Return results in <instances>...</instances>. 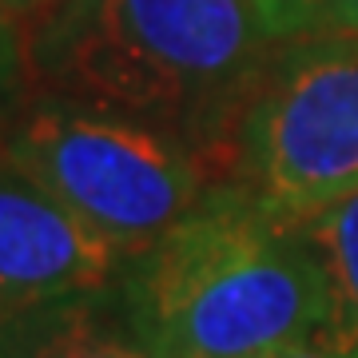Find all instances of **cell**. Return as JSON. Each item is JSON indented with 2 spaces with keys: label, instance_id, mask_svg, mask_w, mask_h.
I'll return each instance as SVG.
<instances>
[{
  "label": "cell",
  "instance_id": "6da1fadb",
  "mask_svg": "<svg viewBox=\"0 0 358 358\" xmlns=\"http://www.w3.org/2000/svg\"><path fill=\"white\" fill-rule=\"evenodd\" d=\"M279 40L267 0H60L28 52L40 92L167 131L219 179L231 124Z\"/></svg>",
  "mask_w": 358,
  "mask_h": 358
},
{
  "label": "cell",
  "instance_id": "7a4b0ae2",
  "mask_svg": "<svg viewBox=\"0 0 358 358\" xmlns=\"http://www.w3.org/2000/svg\"><path fill=\"white\" fill-rule=\"evenodd\" d=\"M164 358H282L331 322L327 275L299 223L235 183L131 255L115 279Z\"/></svg>",
  "mask_w": 358,
  "mask_h": 358
},
{
  "label": "cell",
  "instance_id": "3957f363",
  "mask_svg": "<svg viewBox=\"0 0 358 358\" xmlns=\"http://www.w3.org/2000/svg\"><path fill=\"white\" fill-rule=\"evenodd\" d=\"M0 155L124 255L171 231L219 179L159 128L40 92L0 136Z\"/></svg>",
  "mask_w": 358,
  "mask_h": 358
},
{
  "label": "cell",
  "instance_id": "277c9868",
  "mask_svg": "<svg viewBox=\"0 0 358 358\" xmlns=\"http://www.w3.org/2000/svg\"><path fill=\"white\" fill-rule=\"evenodd\" d=\"M219 183L310 219L358 195V36L279 40L231 124Z\"/></svg>",
  "mask_w": 358,
  "mask_h": 358
},
{
  "label": "cell",
  "instance_id": "5b68a950",
  "mask_svg": "<svg viewBox=\"0 0 358 358\" xmlns=\"http://www.w3.org/2000/svg\"><path fill=\"white\" fill-rule=\"evenodd\" d=\"M124 263L120 247L0 155V322L56 299L103 291Z\"/></svg>",
  "mask_w": 358,
  "mask_h": 358
},
{
  "label": "cell",
  "instance_id": "8992f818",
  "mask_svg": "<svg viewBox=\"0 0 358 358\" xmlns=\"http://www.w3.org/2000/svg\"><path fill=\"white\" fill-rule=\"evenodd\" d=\"M0 358H164L131 322L120 291L72 294L0 322Z\"/></svg>",
  "mask_w": 358,
  "mask_h": 358
},
{
  "label": "cell",
  "instance_id": "52a82bcc",
  "mask_svg": "<svg viewBox=\"0 0 358 358\" xmlns=\"http://www.w3.org/2000/svg\"><path fill=\"white\" fill-rule=\"evenodd\" d=\"M299 227L315 247L322 275H327L331 322L322 334L358 346V195L310 219H299Z\"/></svg>",
  "mask_w": 358,
  "mask_h": 358
},
{
  "label": "cell",
  "instance_id": "ba28073f",
  "mask_svg": "<svg viewBox=\"0 0 358 358\" xmlns=\"http://www.w3.org/2000/svg\"><path fill=\"white\" fill-rule=\"evenodd\" d=\"M32 52L20 16L0 4V136L8 131L20 108L32 100Z\"/></svg>",
  "mask_w": 358,
  "mask_h": 358
},
{
  "label": "cell",
  "instance_id": "9c48e42d",
  "mask_svg": "<svg viewBox=\"0 0 358 358\" xmlns=\"http://www.w3.org/2000/svg\"><path fill=\"white\" fill-rule=\"evenodd\" d=\"M287 40L294 36H358V0H267Z\"/></svg>",
  "mask_w": 358,
  "mask_h": 358
},
{
  "label": "cell",
  "instance_id": "30bf717a",
  "mask_svg": "<svg viewBox=\"0 0 358 358\" xmlns=\"http://www.w3.org/2000/svg\"><path fill=\"white\" fill-rule=\"evenodd\" d=\"M282 358H358V346L355 343H338V338H331V334H319V338L294 346L291 355H282Z\"/></svg>",
  "mask_w": 358,
  "mask_h": 358
},
{
  "label": "cell",
  "instance_id": "8fae6325",
  "mask_svg": "<svg viewBox=\"0 0 358 358\" xmlns=\"http://www.w3.org/2000/svg\"><path fill=\"white\" fill-rule=\"evenodd\" d=\"M0 4H4L13 16H20V20H24V16H44L48 8H56L60 0H0Z\"/></svg>",
  "mask_w": 358,
  "mask_h": 358
}]
</instances>
